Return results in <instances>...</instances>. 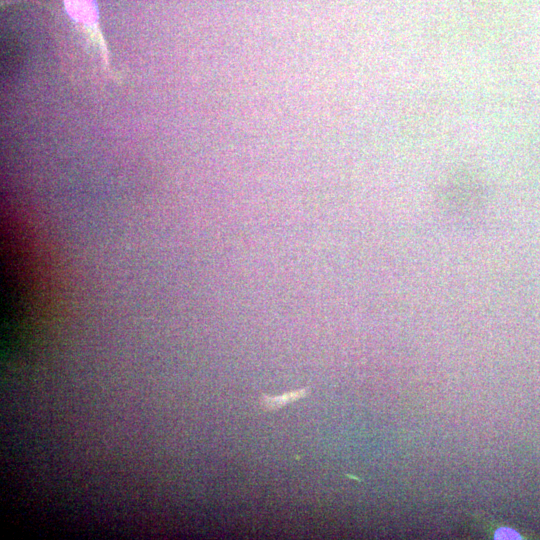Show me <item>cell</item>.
Wrapping results in <instances>:
<instances>
[{"instance_id": "obj_1", "label": "cell", "mask_w": 540, "mask_h": 540, "mask_svg": "<svg viewBox=\"0 0 540 540\" xmlns=\"http://www.w3.org/2000/svg\"><path fill=\"white\" fill-rule=\"evenodd\" d=\"M65 9L74 21L92 29L98 20L95 0H64Z\"/></svg>"}, {"instance_id": "obj_2", "label": "cell", "mask_w": 540, "mask_h": 540, "mask_svg": "<svg viewBox=\"0 0 540 540\" xmlns=\"http://www.w3.org/2000/svg\"><path fill=\"white\" fill-rule=\"evenodd\" d=\"M306 391L307 389H299L296 391L285 393L282 396L278 397L263 396L261 404L264 408L269 410L277 409L289 402L295 401L303 397L306 394Z\"/></svg>"}]
</instances>
